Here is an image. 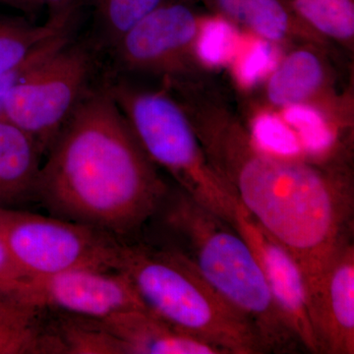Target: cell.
Returning a JSON list of instances; mask_svg holds the SVG:
<instances>
[{
	"mask_svg": "<svg viewBox=\"0 0 354 354\" xmlns=\"http://www.w3.org/2000/svg\"><path fill=\"white\" fill-rule=\"evenodd\" d=\"M82 320L62 321L57 337L62 353H120L124 354L120 342L102 326L101 321L84 318Z\"/></svg>",
	"mask_w": 354,
	"mask_h": 354,
	"instance_id": "603a6c76",
	"label": "cell"
},
{
	"mask_svg": "<svg viewBox=\"0 0 354 354\" xmlns=\"http://www.w3.org/2000/svg\"><path fill=\"white\" fill-rule=\"evenodd\" d=\"M69 43L70 32L69 29H67L41 44L15 68L0 74V116L3 113L7 97L12 92L13 88L22 83L35 69L38 68L39 65L44 64L51 55H55Z\"/></svg>",
	"mask_w": 354,
	"mask_h": 354,
	"instance_id": "cb8c5ba5",
	"label": "cell"
},
{
	"mask_svg": "<svg viewBox=\"0 0 354 354\" xmlns=\"http://www.w3.org/2000/svg\"><path fill=\"white\" fill-rule=\"evenodd\" d=\"M55 337L37 322V312L0 297V354L57 353Z\"/></svg>",
	"mask_w": 354,
	"mask_h": 354,
	"instance_id": "2e32d148",
	"label": "cell"
},
{
	"mask_svg": "<svg viewBox=\"0 0 354 354\" xmlns=\"http://www.w3.org/2000/svg\"><path fill=\"white\" fill-rule=\"evenodd\" d=\"M326 50L317 44H304L283 53L264 84L265 106L281 111L310 102L334 111H353L351 97L335 92Z\"/></svg>",
	"mask_w": 354,
	"mask_h": 354,
	"instance_id": "7c38bea8",
	"label": "cell"
},
{
	"mask_svg": "<svg viewBox=\"0 0 354 354\" xmlns=\"http://www.w3.org/2000/svg\"><path fill=\"white\" fill-rule=\"evenodd\" d=\"M43 156L27 132L0 116V205L36 196Z\"/></svg>",
	"mask_w": 354,
	"mask_h": 354,
	"instance_id": "9a60e30c",
	"label": "cell"
},
{
	"mask_svg": "<svg viewBox=\"0 0 354 354\" xmlns=\"http://www.w3.org/2000/svg\"><path fill=\"white\" fill-rule=\"evenodd\" d=\"M234 225L252 248L274 304L302 348L318 353L308 309L307 286L299 265L248 214L237 206Z\"/></svg>",
	"mask_w": 354,
	"mask_h": 354,
	"instance_id": "30bf717a",
	"label": "cell"
},
{
	"mask_svg": "<svg viewBox=\"0 0 354 354\" xmlns=\"http://www.w3.org/2000/svg\"><path fill=\"white\" fill-rule=\"evenodd\" d=\"M100 321L124 354H223L148 309L127 310Z\"/></svg>",
	"mask_w": 354,
	"mask_h": 354,
	"instance_id": "5bb4252c",
	"label": "cell"
},
{
	"mask_svg": "<svg viewBox=\"0 0 354 354\" xmlns=\"http://www.w3.org/2000/svg\"><path fill=\"white\" fill-rule=\"evenodd\" d=\"M10 299L35 312L53 309L95 320H104L127 310L147 309L122 272L88 268L25 278Z\"/></svg>",
	"mask_w": 354,
	"mask_h": 354,
	"instance_id": "9c48e42d",
	"label": "cell"
},
{
	"mask_svg": "<svg viewBox=\"0 0 354 354\" xmlns=\"http://www.w3.org/2000/svg\"><path fill=\"white\" fill-rule=\"evenodd\" d=\"M151 221H156L164 234L158 244L178 253L246 317L264 353H297L302 348L274 304L259 261L234 223L176 185Z\"/></svg>",
	"mask_w": 354,
	"mask_h": 354,
	"instance_id": "3957f363",
	"label": "cell"
},
{
	"mask_svg": "<svg viewBox=\"0 0 354 354\" xmlns=\"http://www.w3.org/2000/svg\"><path fill=\"white\" fill-rule=\"evenodd\" d=\"M41 165L36 196L51 214L136 236L171 190L109 91H87Z\"/></svg>",
	"mask_w": 354,
	"mask_h": 354,
	"instance_id": "7a4b0ae2",
	"label": "cell"
},
{
	"mask_svg": "<svg viewBox=\"0 0 354 354\" xmlns=\"http://www.w3.org/2000/svg\"><path fill=\"white\" fill-rule=\"evenodd\" d=\"M318 353H354V241L342 247L308 293Z\"/></svg>",
	"mask_w": 354,
	"mask_h": 354,
	"instance_id": "8fae6325",
	"label": "cell"
},
{
	"mask_svg": "<svg viewBox=\"0 0 354 354\" xmlns=\"http://www.w3.org/2000/svg\"><path fill=\"white\" fill-rule=\"evenodd\" d=\"M41 6H46L48 9V21L51 22L70 23L73 14L74 0H38Z\"/></svg>",
	"mask_w": 354,
	"mask_h": 354,
	"instance_id": "484cf974",
	"label": "cell"
},
{
	"mask_svg": "<svg viewBox=\"0 0 354 354\" xmlns=\"http://www.w3.org/2000/svg\"><path fill=\"white\" fill-rule=\"evenodd\" d=\"M69 24L46 21L35 25L24 17H0V74L22 64L41 44L69 29Z\"/></svg>",
	"mask_w": 354,
	"mask_h": 354,
	"instance_id": "d6986e66",
	"label": "cell"
},
{
	"mask_svg": "<svg viewBox=\"0 0 354 354\" xmlns=\"http://www.w3.org/2000/svg\"><path fill=\"white\" fill-rule=\"evenodd\" d=\"M180 104L241 208L299 265L308 297L335 253L353 241V165H320L262 152L214 84L188 88Z\"/></svg>",
	"mask_w": 354,
	"mask_h": 354,
	"instance_id": "6da1fadb",
	"label": "cell"
},
{
	"mask_svg": "<svg viewBox=\"0 0 354 354\" xmlns=\"http://www.w3.org/2000/svg\"><path fill=\"white\" fill-rule=\"evenodd\" d=\"M283 50L278 44L245 32L227 68L236 88L249 93L264 85L283 57Z\"/></svg>",
	"mask_w": 354,
	"mask_h": 354,
	"instance_id": "ffe728a7",
	"label": "cell"
},
{
	"mask_svg": "<svg viewBox=\"0 0 354 354\" xmlns=\"http://www.w3.org/2000/svg\"><path fill=\"white\" fill-rule=\"evenodd\" d=\"M162 0H92L95 22L102 43L113 48L133 26Z\"/></svg>",
	"mask_w": 354,
	"mask_h": 354,
	"instance_id": "7402d4cb",
	"label": "cell"
},
{
	"mask_svg": "<svg viewBox=\"0 0 354 354\" xmlns=\"http://www.w3.org/2000/svg\"><path fill=\"white\" fill-rule=\"evenodd\" d=\"M202 15L187 0H162L114 44L118 62L162 79L198 75L193 48Z\"/></svg>",
	"mask_w": 354,
	"mask_h": 354,
	"instance_id": "ba28073f",
	"label": "cell"
},
{
	"mask_svg": "<svg viewBox=\"0 0 354 354\" xmlns=\"http://www.w3.org/2000/svg\"><path fill=\"white\" fill-rule=\"evenodd\" d=\"M26 277L13 262L0 235V297L9 298Z\"/></svg>",
	"mask_w": 354,
	"mask_h": 354,
	"instance_id": "d4e9b609",
	"label": "cell"
},
{
	"mask_svg": "<svg viewBox=\"0 0 354 354\" xmlns=\"http://www.w3.org/2000/svg\"><path fill=\"white\" fill-rule=\"evenodd\" d=\"M244 123L254 145L262 152L278 158L306 160L297 134L277 109L264 104L257 106Z\"/></svg>",
	"mask_w": 354,
	"mask_h": 354,
	"instance_id": "44dd1931",
	"label": "cell"
},
{
	"mask_svg": "<svg viewBox=\"0 0 354 354\" xmlns=\"http://www.w3.org/2000/svg\"><path fill=\"white\" fill-rule=\"evenodd\" d=\"M115 270L129 279L147 309L221 353H264L246 317L169 247L121 242Z\"/></svg>",
	"mask_w": 354,
	"mask_h": 354,
	"instance_id": "277c9868",
	"label": "cell"
},
{
	"mask_svg": "<svg viewBox=\"0 0 354 354\" xmlns=\"http://www.w3.org/2000/svg\"><path fill=\"white\" fill-rule=\"evenodd\" d=\"M90 55L67 44L7 97L2 116L27 132L46 156L84 94Z\"/></svg>",
	"mask_w": 354,
	"mask_h": 354,
	"instance_id": "52a82bcc",
	"label": "cell"
},
{
	"mask_svg": "<svg viewBox=\"0 0 354 354\" xmlns=\"http://www.w3.org/2000/svg\"><path fill=\"white\" fill-rule=\"evenodd\" d=\"M0 235L26 278L76 269L115 270L121 242L100 228L0 208Z\"/></svg>",
	"mask_w": 354,
	"mask_h": 354,
	"instance_id": "8992f818",
	"label": "cell"
},
{
	"mask_svg": "<svg viewBox=\"0 0 354 354\" xmlns=\"http://www.w3.org/2000/svg\"><path fill=\"white\" fill-rule=\"evenodd\" d=\"M245 31L216 14L202 15L193 55L202 71L228 68L241 46Z\"/></svg>",
	"mask_w": 354,
	"mask_h": 354,
	"instance_id": "ac0fdd59",
	"label": "cell"
},
{
	"mask_svg": "<svg viewBox=\"0 0 354 354\" xmlns=\"http://www.w3.org/2000/svg\"><path fill=\"white\" fill-rule=\"evenodd\" d=\"M0 4L17 9L27 16L35 15L43 7L38 0H0Z\"/></svg>",
	"mask_w": 354,
	"mask_h": 354,
	"instance_id": "4316f807",
	"label": "cell"
},
{
	"mask_svg": "<svg viewBox=\"0 0 354 354\" xmlns=\"http://www.w3.org/2000/svg\"><path fill=\"white\" fill-rule=\"evenodd\" d=\"M211 13L232 21L245 32L292 48L312 44L327 48L328 41L293 13L286 0H199Z\"/></svg>",
	"mask_w": 354,
	"mask_h": 354,
	"instance_id": "4fadbf2b",
	"label": "cell"
},
{
	"mask_svg": "<svg viewBox=\"0 0 354 354\" xmlns=\"http://www.w3.org/2000/svg\"><path fill=\"white\" fill-rule=\"evenodd\" d=\"M293 13L326 41L351 50L354 41L353 0H286Z\"/></svg>",
	"mask_w": 354,
	"mask_h": 354,
	"instance_id": "e0dca14e",
	"label": "cell"
},
{
	"mask_svg": "<svg viewBox=\"0 0 354 354\" xmlns=\"http://www.w3.org/2000/svg\"><path fill=\"white\" fill-rule=\"evenodd\" d=\"M140 146L176 185L216 215L234 223L239 202L212 167L189 118L165 86L127 82L106 86Z\"/></svg>",
	"mask_w": 354,
	"mask_h": 354,
	"instance_id": "5b68a950",
	"label": "cell"
}]
</instances>
